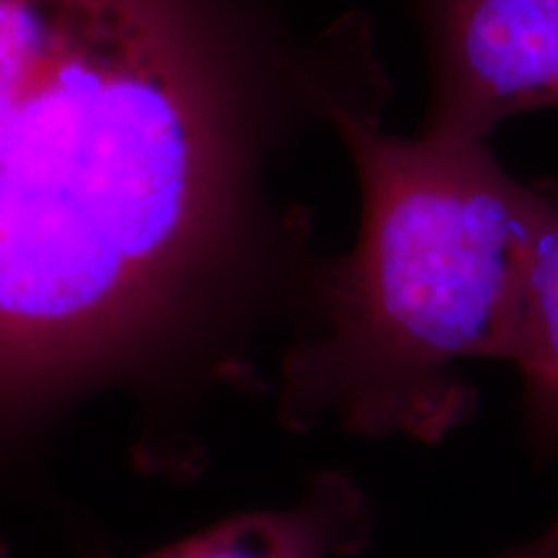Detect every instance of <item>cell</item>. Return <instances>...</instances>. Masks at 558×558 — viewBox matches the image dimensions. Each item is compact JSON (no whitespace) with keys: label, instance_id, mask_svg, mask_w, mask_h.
Returning <instances> with one entry per match:
<instances>
[{"label":"cell","instance_id":"6da1fadb","mask_svg":"<svg viewBox=\"0 0 558 558\" xmlns=\"http://www.w3.org/2000/svg\"><path fill=\"white\" fill-rule=\"evenodd\" d=\"M171 0H0V450L124 388L184 429L256 367L209 329L251 275L230 99Z\"/></svg>","mask_w":558,"mask_h":558},{"label":"cell","instance_id":"7a4b0ae2","mask_svg":"<svg viewBox=\"0 0 558 558\" xmlns=\"http://www.w3.org/2000/svg\"><path fill=\"white\" fill-rule=\"evenodd\" d=\"M318 107L362 190L354 248L318 269L316 329L279 362L288 429L435 445L476 414L465 362L512 360L535 243L558 199L501 169L484 143L399 137L347 96Z\"/></svg>","mask_w":558,"mask_h":558},{"label":"cell","instance_id":"3957f363","mask_svg":"<svg viewBox=\"0 0 558 558\" xmlns=\"http://www.w3.org/2000/svg\"><path fill=\"white\" fill-rule=\"evenodd\" d=\"M432 68L424 135L484 143L497 124L558 107V0H418Z\"/></svg>","mask_w":558,"mask_h":558},{"label":"cell","instance_id":"277c9868","mask_svg":"<svg viewBox=\"0 0 558 558\" xmlns=\"http://www.w3.org/2000/svg\"><path fill=\"white\" fill-rule=\"evenodd\" d=\"M375 520L373 499L357 481L320 471L305 481L298 505L233 514L137 558H344L369 546Z\"/></svg>","mask_w":558,"mask_h":558},{"label":"cell","instance_id":"5b68a950","mask_svg":"<svg viewBox=\"0 0 558 558\" xmlns=\"http://www.w3.org/2000/svg\"><path fill=\"white\" fill-rule=\"evenodd\" d=\"M509 362L522 375L530 437L558 458V209L530 259Z\"/></svg>","mask_w":558,"mask_h":558},{"label":"cell","instance_id":"8992f818","mask_svg":"<svg viewBox=\"0 0 558 558\" xmlns=\"http://www.w3.org/2000/svg\"><path fill=\"white\" fill-rule=\"evenodd\" d=\"M494 558H558V518L550 520L538 535L514 543Z\"/></svg>","mask_w":558,"mask_h":558},{"label":"cell","instance_id":"52a82bcc","mask_svg":"<svg viewBox=\"0 0 558 558\" xmlns=\"http://www.w3.org/2000/svg\"><path fill=\"white\" fill-rule=\"evenodd\" d=\"M0 558H9V546H5L3 538H0Z\"/></svg>","mask_w":558,"mask_h":558}]
</instances>
